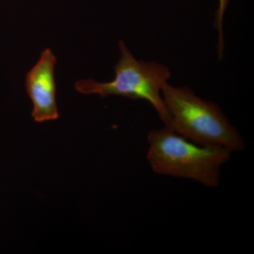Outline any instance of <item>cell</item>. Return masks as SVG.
I'll use <instances>...</instances> for the list:
<instances>
[{
    "label": "cell",
    "instance_id": "3",
    "mask_svg": "<svg viewBox=\"0 0 254 254\" xmlns=\"http://www.w3.org/2000/svg\"><path fill=\"white\" fill-rule=\"evenodd\" d=\"M120 59L115 66V78L108 82L78 80L75 89L84 95H112L148 102L159 118L168 126L170 117L164 103L162 91L171 77L166 65L156 62L137 60L123 41L119 42Z\"/></svg>",
    "mask_w": 254,
    "mask_h": 254
},
{
    "label": "cell",
    "instance_id": "2",
    "mask_svg": "<svg viewBox=\"0 0 254 254\" xmlns=\"http://www.w3.org/2000/svg\"><path fill=\"white\" fill-rule=\"evenodd\" d=\"M170 129L198 144L241 151L245 142L216 103L198 96L190 87L168 83L162 91Z\"/></svg>",
    "mask_w": 254,
    "mask_h": 254
},
{
    "label": "cell",
    "instance_id": "1",
    "mask_svg": "<svg viewBox=\"0 0 254 254\" xmlns=\"http://www.w3.org/2000/svg\"><path fill=\"white\" fill-rule=\"evenodd\" d=\"M147 160L155 173L188 179L207 187L220 184V170L232 152L216 145L198 144L165 127L148 132Z\"/></svg>",
    "mask_w": 254,
    "mask_h": 254
},
{
    "label": "cell",
    "instance_id": "4",
    "mask_svg": "<svg viewBox=\"0 0 254 254\" xmlns=\"http://www.w3.org/2000/svg\"><path fill=\"white\" fill-rule=\"evenodd\" d=\"M56 63L53 51L46 48L26 74V91L33 103L31 116L38 123L54 121L60 117L55 78Z\"/></svg>",
    "mask_w": 254,
    "mask_h": 254
},
{
    "label": "cell",
    "instance_id": "5",
    "mask_svg": "<svg viewBox=\"0 0 254 254\" xmlns=\"http://www.w3.org/2000/svg\"><path fill=\"white\" fill-rule=\"evenodd\" d=\"M218 6L215 13L214 26L218 33V59H222L225 51V38H224L223 23L225 11L228 6L230 0H218Z\"/></svg>",
    "mask_w": 254,
    "mask_h": 254
}]
</instances>
